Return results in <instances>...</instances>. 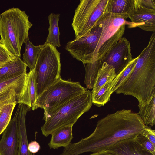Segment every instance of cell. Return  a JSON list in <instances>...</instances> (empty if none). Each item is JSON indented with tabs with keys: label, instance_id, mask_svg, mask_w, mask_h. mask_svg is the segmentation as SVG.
Listing matches in <instances>:
<instances>
[{
	"label": "cell",
	"instance_id": "obj_1",
	"mask_svg": "<svg viewBox=\"0 0 155 155\" xmlns=\"http://www.w3.org/2000/svg\"><path fill=\"white\" fill-rule=\"evenodd\" d=\"M137 113L123 109L99 120L93 132L79 142L71 143L60 155H79L106 151L120 141L134 138L145 129Z\"/></svg>",
	"mask_w": 155,
	"mask_h": 155
},
{
	"label": "cell",
	"instance_id": "obj_2",
	"mask_svg": "<svg viewBox=\"0 0 155 155\" xmlns=\"http://www.w3.org/2000/svg\"><path fill=\"white\" fill-rule=\"evenodd\" d=\"M135 97L138 105L148 103L155 94V33L153 32L148 44L140 54L132 73L115 91Z\"/></svg>",
	"mask_w": 155,
	"mask_h": 155
},
{
	"label": "cell",
	"instance_id": "obj_3",
	"mask_svg": "<svg viewBox=\"0 0 155 155\" xmlns=\"http://www.w3.org/2000/svg\"><path fill=\"white\" fill-rule=\"evenodd\" d=\"M33 25L25 12L18 8L9 9L0 14L1 40L15 57H20L22 45L29 38V31Z\"/></svg>",
	"mask_w": 155,
	"mask_h": 155
},
{
	"label": "cell",
	"instance_id": "obj_4",
	"mask_svg": "<svg viewBox=\"0 0 155 155\" xmlns=\"http://www.w3.org/2000/svg\"><path fill=\"white\" fill-rule=\"evenodd\" d=\"M92 104V94L89 90L74 98L43 119L45 123L41 127L42 134L47 137L59 128L73 126L83 114L89 110Z\"/></svg>",
	"mask_w": 155,
	"mask_h": 155
},
{
	"label": "cell",
	"instance_id": "obj_5",
	"mask_svg": "<svg viewBox=\"0 0 155 155\" xmlns=\"http://www.w3.org/2000/svg\"><path fill=\"white\" fill-rule=\"evenodd\" d=\"M87 90L79 82L71 81L70 79L64 80L60 77L37 98L35 109L39 108L43 109L44 119Z\"/></svg>",
	"mask_w": 155,
	"mask_h": 155
},
{
	"label": "cell",
	"instance_id": "obj_6",
	"mask_svg": "<svg viewBox=\"0 0 155 155\" xmlns=\"http://www.w3.org/2000/svg\"><path fill=\"white\" fill-rule=\"evenodd\" d=\"M60 53L56 47L45 42L34 69L37 98L60 77Z\"/></svg>",
	"mask_w": 155,
	"mask_h": 155
},
{
	"label": "cell",
	"instance_id": "obj_7",
	"mask_svg": "<svg viewBox=\"0 0 155 155\" xmlns=\"http://www.w3.org/2000/svg\"><path fill=\"white\" fill-rule=\"evenodd\" d=\"M108 0H81L75 10L71 25L75 37L83 36L99 25L107 14Z\"/></svg>",
	"mask_w": 155,
	"mask_h": 155
},
{
	"label": "cell",
	"instance_id": "obj_8",
	"mask_svg": "<svg viewBox=\"0 0 155 155\" xmlns=\"http://www.w3.org/2000/svg\"><path fill=\"white\" fill-rule=\"evenodd\" d=\"M123 17L107 14L102 20V28L94 52L93 62L101 59L121 38L125 32V25L129 27L131 22Z\"/></svg>",
	"mask_w": 155,
	"mask_h": 155
},
{
	"label": "cell",
	"instance_id": "obj_9",
	"mask_svg": "<svg viewBox=\"0 0 155 155\" xmlns=\"http://www.w3.org/2000/svg\"><path fill=\"white\" fill-rule=\"evenodd\" d=\"M102 20L100 24L89 33L75 38L66 44V50L74 58L81 61L84 65L93 62L94 52L102 29Z\"/></svg>",
	"mask_w": 155,
	"mask_h": 155
},
{
	"label": "cell",
	"instance_id": "obj_10",
	"mask_svg": "<svg viewBox=\"0 0 155 155\" xmlns=\"http://www.w3.org/2000/svg\"><path fill=\"white\" fill-rule=\"evenodd\" d=\"M129 41L122 37L100 59L115 69L116 75L124 69L133 60Z\"/></svg>",
	"mask_w": 155,
	"mask_h": 155
},
{
	"label": "cell",
	"instance_id": "obj_11",
	"mask_svg": "<svg viewBox=\"0 0 155 155\" xmlns=\"http://www.w3.org/2000/svg\"><path fill=\"white\" fill-rule=\"evenodd\" d=\"M2 133L0 140V155H18V128L15 115Z\"/></svg>",
	"mask_w": 155,
	"mask_h": 155
},
{
	"label": "cell",
	"instance_id": "obj_12",
	"mask_svg": "<svg viewBox=\"0 0 155 155\" xmlns=\"http://www.w3.org/2000/svg\"><path fill=\"white\" fill-rule=\"evenodd\" d=\"M130 19V28L138 27L145 31L155 32V10L142 7L134 0V11Z\"/></svg>",
	"mask_w": 155,
	"mask_h": 155
},
{
	"label": "cell",
	"instance_id": "obj_13",
	"mask_svg": "<svg viewBox=\"0 0 155 155\" xmlns=\"http://www.w3.org/2000/svg\"><path fill=\"white\" fill-rule=\"evenodd\" d=\"M30 108L25 104H19L15 115L16 118L18 138V155H33L28 150L25 123L26 116Z\"/></svg>",
	"mask_w": 155,
	"mask_h": 155
},
{
	"label": "cell",
	"instance_id": "obj_14",
	"mask_svg": "<svg viewBox=\"0 0 155 155\" xmlns=\"http://www.w3.org/2000/svg\"><path fill=\"white\" fill-rule=\"evenodd\" d=\"M37 100L36 86L34 69L26 73L23 88L18 97L17 104L22 103L33 110H35Z\"/></svg>",
	"mask_w": 155,
	"mask_h": 155
},
{
	"label": "cell",
	"instance_id": "obj_15",
	"mask_svg": "<svg viewBox=\"0 0 155 155\" xmlns=\"http://www.w3.org/2000/svg\"><path fill=\"white\" fill-rule=\"evenodd\" d=\"M106 151L117 155H154L141 147L135 141L134 138L120 141Z\"/></svg>",
	"mask_w": 155,
	"mask_h": 155
},
{
	"label": "cell",
	"instance_id": "obj_16",
	"mask_svg": "<svg viewBox=\"0 0 155 155\" xmlns=\"http://www.w3.org/2000/svg\"><path fill=\"white\" fill-rule=\"evenodd\" d=\"M106 12L130 19L134 11V0H108Z\"/></svg>",
	"mask_w": 155,
	"mask_h": 155
},
{
	"label": "cell",
	"instance_id": "obj_17",
	"mask_svg": "<svg viewBox=\"0 0 155 155\" xmlns=\"http://www.w3.org/2000/svg\"><path fill=\"white\" fill-rule=\"evenodd\" d=\"M71 126L59 128L53 131L48 146L50 149H56L67 147L73 138Z\"/></svg>",
	"mask_w": 155,
	"mask_h": 155
},
{
	"label": "cell",
	"instance_id": "obj_18",
	"mask_svg": "<svg viewBox=\"0 0 155 155\" xmlns=\"http://www.w3.org/2000/svg\"><path fill=\"white\" fill-rule=\"evenodd\" d=\"M27 66L20 57L0 67V82L26 73Z\"/></svg>",
	"mask_w": 155,
	"mask_h": 155
},
{
	"label": "cell",
	"instance_id": "obj_19",
	"mask_svg": "<svg viewBox=\"0 0 155 155\" xmlns=\"http://www.w3.org/2000/svg\"><path fill=\"white\" fill-rule=\"evenodd\" d=\"M115 69L111 65L104 62L99 69L94 86L91 91L92 95L95 94L107 83L113 80L116 77Z\"/></svg>",
	"mask_w": 155,
	"mask_h": 155
},
{
	"label": "cell",
	"instance_id": "obj_20",
	"mask_svg": "<svg viewBox=\"0 0 155 155\" xmlns=\"http://www.w3.org/2000/svg\"><path fill=\"white\" fill-rule=\"evenodd\" d=\"M60 16L59 14L51 13L48 17L49 26L46 42L56 47L61 46L60 32L58 26Z\"/></svg>",
	"mask_w": 155,
	"mask_h": 155
},
{
	"label": "cell",
	"instance_id": "obj_21",
	"mask_svg": "<svg viewBox=\"0 0 155 155\" xmlns=\"http://www.w3.org/2000/svg\"><path fill=\"white\" fill-rule=\"evenodd\" d=\"M138 106L139 112L137 114L145 126L150 127L154 126L155 124V94L148 103L144 106Z\"/></svg>",
	"mask_w": 155,
	"mask_h": 155
},
{
	"label": "cell",
	"instance_id": "obj_22",
	"mask_svg": "<svg viewBox=\"0 0 155 155\" xmlns=\"http://www.w3.org/2000/svg\"><path fill=\"white\" fill-rule=\"evenodd\" d=\"M25 52L23 54V61L30 70L34 69L35 67L38 55L42 47L43 44L35 46L29 38L25 43Z\"/></svg>",
	"mask_w": 155,
	"mask_h": 155
},
{
	"label": "cell",
	"instance_id": "obj_23",
	"mask_svg": "<svg viewBox=\"0 0 155 155\" xmlns=\"http://www.w3.org/2000/svg\"><path fill=\"white\" fill-rule=\"evenodd\" d=\"M101 59L88 63L85 66V76L84 83L86 88L91 89L94 84L99 69L102 65Z\"/></svg>",
	"mask_w": 155,
	"mask_h": 155
},
{
	"label": "cell",
	"instance_id": "obj_24",
	"mask_svg": "<svg viewBox=\"0 0 155 155\" xmlns=\"http://www.w3.org/2000/svg\"><path fill=\"white\" fill-rule=\"evenodd\" d=\"M114 81L106 83L94 95H92V102L98 107L104 106L110 101V96L112 93V89Z\"/></svg>",
	"mask_w": 155,
	"mask_h": 155
},
{
	"label": "cell",
	"instance_id": "obj_25",
	"mask_svg": "<svg viewBox=\"0 0 155 155\" xmlns=\"http://www.w3.org/2000/svg\"><path fill=\"white\" fill-rule=\"evenodd\" d=\"M26 73L0 82V93L11 89H15L21 93L25 83Z\"/></svg>",
	"mask_w": 155,
	"mask_h": 155
},
{
	"label": "cell",
	"instance_id": "obj_26",
	"mask_svg": "<svg viewBox=\"0 0 155 155\" xmlns=\"http://www.w3.org/2000/svg\"><path fill=\"white\" fill-rule=\"evenodd\" d=\"M16 102L3 104L0 113V135L7 127L10 120Z\"/></svg>",
	"mask_w": 155,
	"mask_h": 155
},
{
	"label": "cell",
	"instance_id": "obj_27",
	"mask_svg": "<svg viewBox=\"0 0 155 155\" xmlns=\"http://www.w3.org/2000/svg\"><path fill=\"white\" fill-rule=\"evenodd\" d=\"M138 59V56L132 61L113 80V85L112 89L113 93L120 87L130 75L134 68Z\"/></svg>",
	"mask_w": 155,
	"mask_h": 155
},
{
	"label": "cell",
	"instance_id": "obj_28",
	"mask_svg": "<svg viewBox=\"0 0 155 155\" xmlns=\"http://www.w3.org/2000/svg\"><path fill=\"white\" fill-rule=\"evenodd\" d=\"M16 57L12 54L0 39V67H2Z\"/></svg>",
	"mask_w": 155,
	"mask_h": 155
},
{
	"label": "cell",
	"instance_id": "obj_29",
	"mask_svg": "<svg viewBox=\"0 0 155 155\" xmlns=\"http://www.w3.org/2000/svg\"><path fill=\"white\" fill-rule=\"evenodd\" d=\"M134 139L141 147L155 155V147L146 137L141 134L137 135Z\"/></svg>",
	"mask_w": 155,
	"mask_h": 155
},
{
	"label": "cell",
	"instance_id": "obj_30",
	"mask_svg": "<svg viewBox=\"0 0 155 155\" xmlns=\"http://www.w3.org/2000/svg\"><path fill=\"white\" fill-rule=\"evenodd\" d=\"M147 137L155 147V131L150 127H146L145 129L141 134Z\"/></svg>",
	"mask_w": 155,
	"mask_h": 155
},
{
	"label": "cell",
	"instance_id": "obj_31",
	"mask_svg": "<svg viewBox=\"0 0 155 155\" xmlns=\"http://www.w3.org/2000/svg\"><path fill=\"white\" fill-rule=\"evenodd\" d=\"M136 2L141 7L146 8L155 10V0H135Z\"/></svg>",
	"mask_w": 155,
	"mask_h": 155
},
{
	"label": "cell",
	"instance_id": "obj_32",
	"mask_svg": "<svg viewBox=\"0 0 155 155\" xmlns=\"http://www.w3.org/2000/svg\"><path fill=\"white\" fill-rule=\"evenodd\" d=\"M28 150L32 154L38 152L40 149V146L39 143L34 140L30 142L28 145Z\"/></svg>",
	"mask_w": 155,
	"mask_h": 155
},
{
	"label": "cell",
	"instance_id": "obj_33",
	"mask_svg": "<svg viewBox=\"0 0 155 155\" xmlns=\"http://www.w3.org/2000/svg\"><path fill=\"white\" fill-rule=\"evenodd\" d=\"M89 155H117L115 154L109 152L107 151H102L93 153Z\"/></svg>",
	"mask_w": 155,
	"mask_h": 155
},
{
	"label": "cell",
	"instance_id": "obj_34",
	"mask_svg": "<svg viewBox=\"0 0 155 155\" xmlns=\"http://www.w3.org/2000/svg\"><path fill=\"white\" fill-rule=\"evenodd\" d=\"M3 104H3V103H2V104H0V112H1V106Z\"/></svg>",
	"mask_w": 155,
	"mask_h": 155
},
{
	"label": "cell",
	"instance_id": "obj_35",
	"mask_svg": "<svg viewBox=\"0 0 155 155\" xmlns=\"http://www.w3.org/2000/svg\"><path fill=\"white\" fill-rule=\"evenodd\" d=\"M1 104H2V103H1Z\"/></svg>",
	"mask_w": 155,
	"mask_h": 155
}]
</instances>
